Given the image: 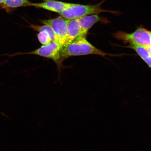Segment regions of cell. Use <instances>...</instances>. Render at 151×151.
I'll list each match as a JSON object with an SVG mask.
<instances>
[{
	"mask_svg": "<svg viewBox=\"0 0 151 151\" xmlns=\"http://www.w3.org/2000/svg\"><path fill=\"white\" fill-rule=\"evenodd\" d=\"M90 54L104 56L107 54L93 46L85 37H82L73 42L62 45L60 51V62L61 64L63 60L70 57Z\"/></svg>",
	"mask_w": 151,
	"mask_h": 151,
	"instance_id": "1",
	"label": "cell"
},
{
	"mask_svg": "<svg viewBox=\"0 0 151 151\" xmlns=\"http://www.w3.org/2000/svg\"><path fill=\"white\" fill-rule=\"evenodd\" d=\"M94 5H84L72 3L71 5L59 14L61 17L68 20L74 19L88 15L98 14L102 12L118 14L116 11L105 10L101 8V5L105 1Z\"/></svg>",
	"mask_w": 151,
	"mask_h": 151,
	"instance_id": "2",
	"label": "cell"
},
{
	"mask_svg": "<svg viewBox=\"0 0 151 151\" xmlns=\"http://www.w3.org/2000/svg\"><path fill=\"white\" fill-rule=\"evenodd\" d=\"M114 37L124 42L132 44L145 47L151 46V32L144 28L139 27L131 33L119 31L114 34Z\"/></svg>",
	"mask_w": 151,
	"mask_h": 151,
	"instance_id": "3",
	"label": "cell"
},
{
	"mask_svg": "<svg viewBox=\"0 0 151 151\" xmlns=\"http://www.w3.org/2000/svg\"><path fill=\"white\" fill-rule=\"evenodd\" d=\"M62 45L57 41H52L49 44L43 45L40 48L31 52L24 53H19L18 55H34L51 59L58 66L61 65V56L60 51Z\"/></svg>",
	"mask_w": 151,
	"mask_h": 151,
	"instance_id": "4",
	"label": "cell"
},
{
	"mask_svg": "<svg viewBox=\"0 0 151 151\" xmlns=\"http://www.w3.org/2000/svg\"><path fill=\"white\" fill-rule=\"evenodd\" d=\"M68 21L60 17L52 19L43 20L42 23L52 28L58 37L59 42L62 45L66 42Z\"/></svg>",
	"mask_w": 151,
	"mask_h": 151,
	"instance_id": "5",
	"label": "cell"
},
{
	"mask_svg": "<svg viewBox=\"0 0 151 151\" xmlns=\"http://www.w3.org/2000/svg\"><path fill=\"white\" fill-rule=\"evenodd\" d=\"M86 37L83 33L78 19L69 20L65 43L73 42L80 38Z\"/></svg>",
	"mask_w": 151,
	"mask_h": 151,
	"instance_id": "6",
	"label": "cell"
},
{
	"mask_svg": "<svg viewBox=\"0 0 151 151\" xmlns=\"http://www.w3.org/2000/svg\"><path fill=\"white\" fill-rule=\"evenodd\" d=\"M46 1L42 3H32L30 6L47 9L52 12L60 13L68 8L72 3L55 1V0H45Z\"/></svg>",
	"mask_w": 151,
	"mask_h": 151,
	"instance_id": "7",
	"label": "cell"
},
{
	"mask_svg": "<svg viewBox=\"0 0 151 151\" xmlns=\"http://www.w3.org/2000/svg\"><path fill=\"white\" fill-rule=\"evenodd\" d=\"M83 33L86 36L91 28L97 22L104 20L98 14L88 15L78 18Z\"/></svg>",
	"mask_w": 151,
	"mask_h": 151,
	"instance_id": "8",
	"label": "cell"
},
{
	"mask_svg": "<svg viewBox=\"0 0 151 151\" xmlns=\"http://www.w3.org/2000/svg\"><path fill=\"white\" fill-rule=\"evenodd\" d=\"M128 47L135 50L142 59L146 62L149 67H151V55L149 52L146 47L140 46V45L132 44V43H130Z\"/></svg>",
	"mask_w": 151,
	"mask_h": 151,
	"instance_id": "9",
	"label": "cell"
},
{
	"mask_svg": "<svg viewBox=\"0 0 151 151\" xmlns=\"http://www.w3.org/2000/svg\"><path fill=\"white\" fill-rule=\"evenodd\" d=\"M3 3L5 6L12 8L30 6L32 3L28 0H5Z\"/></svg>",
	"mask_w": 151,
	"mask_h": 151,
	"instance_id": "10",
	"label": "cell"
},
{
	"mask_svg": "<svg viewBox=\"0 0 151 151\" xmlns=\"http://www.w3.org/2000/svg\"><path fill=\"white\" fill-rule=\"evenodd\" d=\"M5 0H0V3H3Z\"/></svg>",
	"mask_w": 151,
	"mask_h": 151,
	"instance_id": "11",
	"label": "cell"
}]
</instances>
